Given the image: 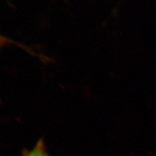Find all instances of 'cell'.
Returning a JSON list of instances; mask_svg holds the SVG:
<instances>
[{"mask_svg": "<svg viewBox=\"0 0 156 156\" xmlns=\"http://www.w3.org/2000/svg\"><path fill=\"white\" fill-rule=\"evenodd\" d=\"M23 156H50L47 153L45 146L44 141L43 139H40L36 142V145L30 151H23Z\"/></svg>", "mask_w": 156, "mask_h": 156, "instance_id": "obj_1", "label": "cell"}]
</instances>
